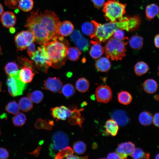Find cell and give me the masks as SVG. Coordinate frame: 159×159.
Returning a JSON list of instances; mask_svg holds the SVG:
<instances>
[{"label": "cell", "mask_w": 159, "mask_h": 159, "mask_svg": "<svg viewBox=\"0 0 159 159\" xmlns=\"http://www.w3.org/2000/svg\"><path fill=\"white\" fill-rule=\"evenodd\" d=\"M91 22L94 24L95 28L94 34L90 37L100 43L108 40L117 29H120L128 32L137 29L140 24V19L138 16L135 15L128 17L122 21L102 24L94 20Z\"/></svg>", "instance_id": "cell-1"}, {"label": "cell", "mask_w": 159, "mask_h": 159, "mask_svg": "<svg viewBox=\"0 0 159 159\" xmlns=\"http://www.w3.org/2000/svg\"><path fill=\"white\" fill-rule=\"evenodd\" d=\"M38 10L30 12L27 18L25 27L30 31L35 37V41L40 45L52 41L51 37L44 24L38 17Z\"/></svg>", "instance_id": "cell-2"}, {"label": "cell", "mask_w": 159, "mask_h": 159, "mask_svg": "<svg viewBox=\"0 0 159 159\" xmlns=\"http://www.w3.org/2000/svg\"><path fill=\"white\" fill-rule=\"evenodd\" d=\"M55 68L61 67L66 59L67 46L58 40L49 41L43 44Z\"/></svg>", "instance_id": "cell-3"}, {"label": "cell", "mask_w": 159, "mask_h": 159, "mask_svg": "<svg viewBox=\"0 0 159 159\" xmlns=\"http://www.w3.org/2000/svg\"><path fill=\"white\" fill-rule=\"evenodd\" d=\"M40 21L44 24L51 37L52 41L59 40L62 41L64 39L58 32V27L61 22L59 18L53 11L46 10L43 12L38 13Z\"/></svg>", "instance_id": "cell-4"}, {"label": "cell", "mask_w": 159, "mask_h": 159, "mask_svg": "<svg viewBox=\"0 0 159 159\" xmlns=\"http://www.w3.org/2000/svg\"><path fill=\"white\" fill-rule=\"evenodd\" d=\"M103 8L105 19L110 22L122 21L128 17L124 16L126 4L115 0H109L105 3Z\"/></svg>", "instance_id": "cell-5"}, {"label": "cell", "mask_w": 159, "mask_h": 159, "mask_svg": "<svg viewBox=\"0 0 159 159\" xmlns=\"http://www.w3.org/2000/svg\"><path fill=\"white\" fill-rule=\"evenodd\" d=\"M127 44L124 41L111 37L108 40L104 47L107 57L112 60H122L126 55L125 45Z\"/></svg>", "instance_id": "cell-6"}, {"label": "cell", "mask_w": 159, "mask_h": 159, "mask_svg": "<svg viewBox=\"0 0 159 159\" xmlns=\"http://www.w3.org/2000/svg\"><path fill=\"white\" fill-rule=\"evenodd\" d=\"M52 140L49 150V155L53 157H55L57 152L68 145V137L65 133L62 131L55 133L52 136Z\"/></svg>", "instance_id": "cell-7"}, {"label": "cell", "mask_w": 159, "mask_h": 159, "mask_svg": "<svg viewBox=\"0 0 159 159\" xmlns=\"http://www.w3.org/2000/svg\"><path fill=\"white\" fill-rule=\"evenodd\" d=\"M31 59L34 61L37 68L45 72L50 66H52V62L43 45L38 48Z\"/></svg>", "instance_id": "cell-8"}, {"label": "cell", "mask_w": 159, "mask_h": 159, "mask_svg": "<svg viewBox=\"0 0 159 159\" xmlns=\"http://www.w3.org/2000/svg\"><path fill=\"white\" fill-rule=\"evenodd\" d=\"M19 73V70L16 74L9 76L6 81L9 92L13 97L22 95L26 87V83L20 79Z\"/></svg>", "instance_id": "cell-9"}, {"label": "cell", "mask_w": 159, "mask_h": 159, "mask_svg": "<svg viewBox=\"0 0 159 159\" xmlns=\"http://www.w3.org/2000/svg\"><path fill=\"white\" fill-rule=\"evenodd\" d=\"M14 40L18 50H22L35 41V37L33 33L27 30L18 33L15 36Z\"/></svg>", "instance_id": "cell-10"}, {"label": "cell", "mask_w": 159, "mask_h": 159, "mask_svg": "<svg viewBox=\"0 0 159 159\" xmlns=\"http://www.w3.org/2000/svg\"><path fill=\"white\" fill-rule=\"evenodd\" d=\"M95 95L97 102L107 103L111 100L112 92L111 88L109 86L106 85H101L96 88Z\"/></svg>", "instance_id": "cell-11"}, {"label": "cell", "mask_w": 159, "mask_h": 159, "mask_svg": "<svg viewBox=\"0 0 159 159\" xmlns=\"http://www.w3.org/2000/svg\"><path fill=\"white\" fill-rule=\"evenodd\" d=\"M76 107L73 110L64 106L56 107L51 109V115L56 120H65L67 118L72 116L76 110Z\"/></svg>", "instance_id": "cell-12"}, {"label": "cell", "mask_w": 159, "mask_h": 159, "mask_svg": "<svg viewBox=\"0 0 159 159\" xmlns=\"http://www.w3.org/2000/svg\"><path fill=\"white\" fill-rule=\"evenodd\" d=\"M62 83L56 77H49L44 82V89L54 93H61Z\"/></svg>", "instance_id": "cell-13"}, {"label": "cell", "mask_w": 159, "mask_h": 159, "mask_svg": "<svg viewBox=\"0 0 159 159\" xmlns=\"http://www.w3.org/2000/svg\"><path fill=\"white\" fill-rule=\"evenodd\" d=\"M135 148L134 144L131 142H128L118 144L116 151L121 159H126L131 155Z\"/></svg>", "instance_id": "cell-14"}, {"label": "cell", "mask_w": 159, "mask_h": 159, "mask_svg": "<svg viewBox=\"0 0 159 159\" xmlns=\"http://www.w3.org/2000/svg\"><path fill=\"white\" fill-rule=\"evenodd\" d=\"M0 20L3 26L7 28L13 27L16 21V16L11 11H6L1 15Z\"/></svg>", "instance_id": "cell-15"}, {"label": "cell", "mask_w": 159, "mask_h": 159, "mask_svg": "<svg viewBox=\"0 0 159 159\" xmlns=\"http://www.w3.org/2000/svg\"><path fill=\"white\" fill-rule=\"evenodd\" d=\"M111 117L118 125L121 126L125 125L129 121V117L126 112L122 110H115L112 113Z\"/></svg>", "instance_id": "cell-16"}, {"label": "cell", "mask_w": 159, "mask_h": 159, "mask_svg": "<svg viewBox=\"0 0 159 159\" xmlns=\"http://www.w3.org/2000/svg\"><path fill=\"white\" fill-rule=\"evenodd\" d=\"M33 67L28 66L22 67L19 70V77L22 81L25 83L31 82L33 79L34 73Z\"/></svg>", "instance_id": "cell-17"}, {"label": "cell", "mask_w": 159, "mask_h": 159, "mask_svg": "<svg viewBox=\"0 0 159 159\" xmlns=\"http://www.w3.org/2000/svg\"><path fill=\"white\" fill-rule=\"evenodd\" d=\"M58 30L61 36L67 37L70 35L74 31V26L70 21H64L60 23Z\"/></svg>", "instance_id": "cell-18"}, {"label": "cell", "mask_w": 159, "mask_h": 159, "mask_svg": "<svg viewBox=\"0 0 159 159\" xmlns=\"http://www.w3.org/2000/svg\"><path fill=\"white\" fill-rule=\"evenodd\" d=\"M90 42L92 44L89 52L90 55L94 59L100 58L104 52V48L95 41L91 40Z\"/></svg>", "instance_id": "cell-19"}, {"label": "cell", "mask_w": 159, "mask_h": 159, "mask_svg": "<svg viewBox=\"0 0 159 159\" xmlns=\"http://www.w3.org/2000/svg\"><path fill=\"white\" fill-rule=\"evenodd\" d=\"M110 61L107 57H102L99 59L96 62L95 66L97 69L102 72L108 71L111 67Z\"/></svg>", "instance_id": "cell-20"}, {"label": "cell", "mask_w": 159, "mask_h": 159, "mask_svg": "<svg viewBox=\"0 0 159 159\" xmlns=\"http://www.w3.org/2000/svg\"><path fill=\"white\" fill-rule=\"evenodd\" d=\"M105 127L107 132L113 136L117 135L119 130L118 125L113 119H109L107 121Z\"/></svg>", "instance_id": "cell-21"}, {"label": "cell", "mask_w": 159, "mask_h": 159, "mask_svg": "<svg viewBox=\"0 0 159 159\" xmlns=\"http://www.w3.org/2000/svg\"><path fill=\"white\" fill-rule=\"evenodd\" d=\"M129 43L130 47L134 50H139L143 47V39L138 35L132 36L129 39Z\"/></svg>", "instance_id": "cell-22"}, {"label": "cell", "mask_w": 159, "mask_h": 159, "mask_svg": "<svg viewBox=\"0 0 159 159\" xmlns=\"http://www.w3.org/2000/svg\"><path fill=\"white\" fill-rule=\"evenodd\" d=\"M158 87L157 82L155 80L151 79L146 80L143 85L144 91L150 94L155 92L157 89Z\"/></svg>", "instance_id": "cell-23"}, {"label": "cell", "mask_w": 159, "mask_h": 159, "mask_svg": "<svg viewBox=\"0 0 159 159\" xmlns=\"http://www.w3.org/2000/svg\"><path fill=\"white\" fill-rule=\"evenodd\" d=\"M159 7L155 4H151L148 5L145 9V14L147 18L150 20L158 15Z\"/></svg>", "instance_id": "cell-24"}, {"label": "cell", "mask_w": 159, "mask_h": 159, "mask_svg": "<svg viewBox=\"0 0 159 159\" xmlns=\"http://www.w3.org/2000/svg\"><path fill=\"white\" fill-rule=\"evenodd\" d=\"M18 105L20 109L26 112L31 110L33 107L32 101L28 97L21 98L19 102Z\"/></svg>", "instance_id": "cell-25"}, {"label": "cell", "mask_w": 159, "mask_h": 159, "mask_svg": "<svg viewBox=\"0 0 159 159\" xmlns=\"http://www.w3.org/2000/svg\"><path fill=\"white\" fill-rule=\"evenodd\" d=\"M153 117L150 112L148 111H143L140 114L139 120L142 125L148 126L150 125L152 122Z\"/></svg>", "instance_id": "cell-26"}, {"label": "cell", "mask_w": 159, "mask_h": 159, "mask_svg": "<svg viewBox=\"0 0 159 159\" xmlns=\"http://www.w3.org/2000/svg\"><path fill=\"white\" fill-rule=\"evenodd\" d=\"M76 87L80 92H84L87 91L90 87L88 81L86 78L82 77L79 79L76 83Z\"/></svg>", "instance_id": "cell-27"}, {"label": "cell", "mask_w": 159, "mask_h": 159, "mask_svg": "<svg viewBox=\"0 0 159 159\" xmlns=\"http://www.w3.org/2000/svg\"><path fill=\"white\" fill-rule=\"evenodd\" d=\"M117 98L118 102L124 105L129 104L132 99L131 94L126 91H122L119 92L117 95Z\"/></svg>", "instance_id": "cell-28"}, {"label": "cell", "mask_w": 159, "mask_h": 159, "mask_svg": "<svg viewBox=\"0 0 159 159\" xmlns=\"http://www.w3.org/2000/svg\"><path fill=\"white\" fill-rule=\"evenodd\" d=\"M135 72L137 75L141 76L146 73L149 70V67L145 62L140 61L138 62L134 67Z\"/></svg>", "instance_id": "cell-29"}, {"label": "cell", "mask_w": 159, "mask_h": 159, "mask_svg": "<svg viewBox=\"0 0 159 159\" xmlns=\"http://www.w3.org/2000/svg\"><path fill=\"white\" fill-rule=\"evenodd\" d=\"M81 54L80 51L77 48L71 47L68 48L67 56L69 60L76 61L78 59Z\"/></svg>", "instance_id": "cell-30"}, {"label": "cell", "mask_w": 159, "mask_h": 159, "mask_svg": "<svg viewBox=\"0 0 159 159\" xmlns=\"http://www.w3.org/2000/svg\"><path fill=\"white\" fill-rule=\"evenodd\" d=\"M34 6L33 0H20L18 8L24 12H28L31 10Z\"/></svg>", "instance_id": "cell-31"}, {"label": "cell", "mask_w": 159, "mask_h": 159, "mask_svg": "<svg viewBox=\"0 0 159 159\" xmlns=\"http://www.w3.org/2000/svg\"><path fill=\"white\" fill-rule=\"evenodd\" d=\"M130 155L133 158L135 159H148L150 156L149 154L144 152L142 149L139 148H135Z\"/></svg>", "instance_id": "cell-32"}, {"label": "cell", "mask_w": 159, "mask_h": 159, "mask_svg": "<svg viewBox=\"0 0 159 159\" xmlns=\"http://www.w3.org/2000/svg\"><path fill=\"white\" fill-rule=\"evenodd\" d=\"M95 26L92 22H86L83 23L82 26V30L85 34L90 37L93 34L95 31Z\"/></svg>", "instance_id": "cell-33"}, {"label": "cell", "mask_w": 159, "mask_h": 159, "mask_svg": "<svg viewBox=\"0 0 159 159\" xmlns=\"http://www.w3.org/2000/svg\"><path fill=\"white\" fill-rule=\"evenodd\" d=\"M26 120L25 115L23 113L19 112L13 117L12 122L15 126H21L25 123Z\"/></svg>", "instance_id": "cell-34"}, {"label": "cell", "mask_w": 159, "mask_h": 159, "mask_svg": "<svg viewBox=\"0 0 159 159\" xmlns=\"http://www.w3.org/2000/svg\"><path fill=\"white\" fill-rule=\"evenodd\" d=\"M28 97L33 102L36 103H39L43 100L44 95L40 91L36 90L27 95Z\"/></svg>", "instance_id": "cell-35"}, {"label": "cell", "mask_w": 159, "mask_h": 159, "mask_svg": "<svg viewBox=\"0 0 159 159\" xmlns=\"http://www.w3.org/2000/svg\"><path fill=\"white\" fill-rule=\"evenodd\" d=\"M5 70L6 74L9 76L16 74L19 70L17 64L12 62H9L6 65Z\"/></svg>", "instance_id": "cell-36"}, {"label": "cell", "mask_w": 159, "mask_h": 159, "mask_svg": "<svg viewBox=\"0 0 159 159\" xmlns=\"http://www.w3.org/2000/svg\"><path fill=\"white\" fill-rule=\"evenodd\" d=\"M20 109L18 104L15 101L9 102L5 107V110L8 113L16 114L19 112Z\"/></svg>", "instance_id": "cell-37"}, {"label": "cell", "mask_w": 159, "mask_h": 159, "mask_svg": "<svg viewBox=\"0 0 159 159\" xmlns=\"http://www.w3.org/2000/svg\"><path fill=\"white\" fill-rule=\"evenodd\" d=\"M73 151L78 154L84 153L86 150V145L81 141H78L75 142L73 145Z\"/></svg>", "instance_id": "cell-38"}, {"label": "cell", "mask_w": 159, "mask_h": 159, "mask_svg": "<svg viewBox=\"0 0 159 159\" xmlns=\"http://www.w3.org/2000/svg\"><path fill=\"white\" fill-rule=\"evenodd\" d=\"M61 92L67 97L73 96L75 92V89L74 86L70 84L65 85L62 88Z\"/></svg>", "instance_id": "cell-39"}, {"label": "cell", "mask_w": 159, "mask_h": 159, "mask_svg": "<svg viewBox=\"0 0 159 159\" xmlns=\"http://www.w3.org/2000/svg\"><path fill=\"white\" fill-rule=\"evenodd\" d=\"M75 44L77 48L83 52L87 51L90 46L88 40L83 37L79 40Z\"/></svg>", "instance_id": "cell-40"}, {"label": "cell", "mask_w": 159, "mask_h": 159, "mask_svg": "<svg viewBox=\"0 0 159 159\" xmlns=\"http://www.w3.org/2000/svg\"><path fill=\"white\" fill-rule=\"evenodd\" d=\"M74 151L72 148L69 147H66L62 149L56 154L55 159H62L68 155L73 154Z\"/></svg>", "instance_id": "cell-41"}, {"label": "cell", "mask_w": 159, "mask_h": 159, "mask_svg": "<svg viewBox=\"0 0 159 159\" xmlns=\"http://www.w3.org/2000/svg\"><path fill=\"white\" fill-rule=\"evenodd\" d=\"M50 124H51V123H48L44 120L39 119L35 123L34 126L37 129H45L50 130L52 128V126L50 125Z\"/></svg>", "instance_id": "cell-42"}, {"label": "cell", "mask_w": 159, "mask_h": 159, "mask_svg": "<svg viewBox=\"0 0 159 159\" xmlns=\"http://www.w3.org/2000/svg\"><path fill=\"white\" fill-rule=\"evenodd\" d=\"M114 38L123 41L127 39V37L125 36L124 32L122 29H118L114 32L112 36Z\"/></svg>", "instance_id": "cell-43"}, {"label": "cell", "mask_w": 159, "mask_h": 159, "mask_svg": "<svg viewBox=\"0 0 159 159\" xmlns=\"http://www.w3.org/2000/svg\"><path fill=\"white\" fill-rule=\"evenodd\" d=\"M71 34L70 39L75 44L83 37L81 33L77 30H75L73 31Z\"/></svg>", "instance_id": "cell-44"}, {"label": "cell", "mask_w": 159, "mask_h": 159, "mask_svg": "<svg viewBox=\"0 0 159 159\" xmlns=\"http://www.w3.org/2000/svg\"><path fill=\"white\" fill-rule=\"evenodd\" d=\"M20 0H4L5 5L9 8L15 9L18 8Z\"/></svg>", "instance_id": "cell-45"}, {"label": "cell", "mask_w": 159, "mask_h": 159, "mask_svg": "<svg viewBox=\"0 0 159 159\" xmlns=\"http://www.w3.org/2000/svg\"><path fill=\"white\" fill-rule=\"evenodd\" d=\"M9 155V153L6 149L0 147V159H7Z\"/></svg>", "instance_id": "cell-46"}, {"label": "cell", "mask_w": 159, "mask_h": 159, "mask_svg": "<svg viewBox=\"0 0 159 159\" xmlns=\"http://www.w3.org/2000/svg\"><path fill=\"white\" fill-rule=\"evenodd\" d=\"M27 48V52L29 55L31 57L32 56L36 51L35 45L34 42L31 43Z\"/></svg>", "instance_id": "cell-47"}, {"label": "cell", "mask_w": 159, "mask_h": 159, "mask_svg": "<svg viewBox=\"0 0 159 159\" xmlns=\"http://www.w3.org/2000/svg\"><path fill=\"white\" fill-rule=\"evenodd\" d=\"M94 6L97 8H100L102 7L105 3V0H91Z\"/></svg>", "instance_id": "cell-48"}, {"label": "cell", "mask_w": 159, "mask_h": 159, "mask_svg": "<svg viewBox=\"0 0 159 159\" xmlns=\"http://www.w3.org/2000/svg\"><path fill=\"white\" fill-rule=\"evenodd\" d=\"M107 158L110 159H121L120 155L116 152L109 153L107 156Z\"/></svg>", "instance_id": "cell-49"}, {"label": "cell", "mask_w": 159, "mask_h": 159, "mask_svg": "<svg viewBox=\"0 0 159 159\" xmlns=\"http://www.w3.org/2000/svg\"><path fill=\"white\" fill-rule=\"evenodd\" d=\"M159 117L158 113H156L153 117L152 122L154 125L156 127H159Z\"/></svg>", "instance_id": "cell-50"}, {"label": "cell", "mask_w": 159, "mask_h": 159, "mask_svg": "<svg viewBox=\"0 0 159 159\" xmlns=\"http://www.w3.org/2000/svg\"><path fill=\"white\" fill-rule=\"evenodd\" d=\"M65 158L67 159H87L88 158V155L79 157L77 155H74L73 154H72L67 155Z\"/></svg>", "instance_id": "cell-51"}, {"label": "cell", "mask_w": 159, "mask_h": 159, "mask_svg": "<svg viewBox=\"0 0 159 159\" xmlns=\"http://www.w3.org/2000/svg\"><path fill=\"white\" fill-rule=\"evenodd\" d=\"M159 34L156 35L154 38V44L155 47L158 48H159Z\"/></svg>", "instance_id": "cell-52"}, {"label": "cell", "mask_w": 159, "mask_h": 159, "mask_svg": "<svg viewBox=\"0 0 159 159\" xmlns=\"http://www.w3.org/2000/svg\"><path fill=\"white\" fill-rule=\"evenodd\" d=\"M40 149V146H39L34 151L29 153L32 155H34L36 156H37L39 154Z\"/></svg>", "instance_id": "cell-53"}, {"label": "cell", "mask_w": 159, "mask_h": 159, "mask_svg": "<svg viewBox=\"0 0 159 159\" xmlns=\"http://www.w3.org/2000/svg\"><path fill=\"white\" fill-rule=\"evenodd\" d=\"M4 8L2 5L0 3V16H1L4 12Z\"/></svg>", "instance_id": "cell-54"}, {"label": "cell", "mask_w": 159, "mask_h": 159, "mask_svg": "<svg viewBox=\"0 0 159 159\" xmlns=\"http://www.w3.org/2000/svg\"><path fill=\"white\" fill-rule=\"evenodd\" d=\"M155 99L156 100H159V95H156L154 97Z\"/></svg>", "instance_id": "cell-55"}, {"label": "cell", "mask_w": 159, "mask_h": 159, "mask_svg": "<svg viewBox=\"0 0 159 159\" xmlns=\"http://www.w3.org/2000/svg\"><path fill=\"white\" fill-rule=\"evenodd\" d=\"M155 159H159V154L158 153V154H157L155 156Z\"/></svg>", "instance_id": "cell-56"}, {"label": "cell", "mask_w": 159, "mask_h": 159, "mask_svg": "<svg viewBox=\"0 0 159 159\" xmlns=\"http://www.w3.org/2000/svg\"><path fill=\"white\" fill-rule=\"evenodd\" d=\"M2 85V83L1 82H0V92L1 91V87Z\"/></svg>", "instance_id": "cell-57"}, {"label": "cell", "mask_w": 159, "mask_h": 159, "mask_svg": "<svg viewBox=\"0 0 159 159\" xmlns=\"http://www.w3.org/2000/svg\"><path fill=\"white\" fill-rule=\"evenodd\" d=\"M1 48L0 46V55H1Z\"/></svg>", "instance_id": "cell-58"}, {"label": "cell", "mask_w": 159, "mask_h": 159, "mask_svg": "<svg viewBox=\"0 0 159 159\" xmlns=\"http://www.w3.org/2000/svg\"><path fill=\"white\" fill-rule=\"evenodd\" d=\"M0 134H1V133H0Z\"/></svg>", "instance_id": "cell-59"}]
</instances>
